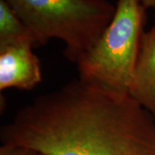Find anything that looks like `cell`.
<instances>
[{
  "label": "cell",
  "mask_w": 155,
  "mask_h": 155,
  "mask_svg": "<svg viewBox=\"0 0 155 155\" xmlns=\"http://www.w3.org/2000/svg\"><path fill=\"white\" fill-rule=\"evenodd\" d=\"M30 40L0 48V90L31 91L42 80L41 62Z\"/></svg>",
  "instance_id": "obj_4"
},
{
  "label": "cell",
  "mask_w": 155,
  "mask_h": 155,
  "mask_svg": "<svg viewBox=\"0 0 155 155\" xmlns=\"http://www.w3.org/2000/svg\"><path fill=\"white\" fill-rule=\"evenodd\" d=\"M0 155H44L36 150L17 145L3 144L0 147Z\"/></svg>",
  "instance_id": "obj_7"
},
{
  "label": "cell",
  "mask_w": 155,
  "mask_h": 155,
  "mask_svg": "<svg viewBox=\"0 0 155 155\" xmlns=\"http://www.w3.org/2000/svg\"><path fill=\"white\" fill-rule=\"evenodd\" d=\"M1 140L44 155H155V119L129 94L78 78L22 106Z\"/></svg>",
  "instance_id": "obj_1"
},
{
  "label": "cell",
  "mask_w": 155,
  "mask_h": 155,
  "mask_svg": "<svg viewBox=\"0 0 155 155\" xmlns=\"http://www.w3.org/2000/svg\"><path fill=\"white\" fill-rule=\"evenodd\" d=\"M116 13L97 43L78 62L79 78L129 94L146 22L139 0H118Z\"/></svg>",
  "instance_id": "obj_3"
},
{
  "label": "cell",
  "mask_w": 155,
  "mask_h": 155,
  "mask_svg": "<svg viewBox=\"0 0 155 155\" xmlns=\"http://www.w3.org/2000/svg\"><path fill=\"white\" fill-rule=\"evenodd\" d=\"M26 40L33 41L25 24L5 0H0V48Z\"/></svg>",
  "instance_id": "obj_6"
},
{
  "label": "cell",
  "mask_w": 155,
  "mask_h": 155,
  "mask_svg": "<svg viewBox=\"0 0 155 155\" xmlns=\"http://www.w3.org/2000/svg\"><path fill=\"white\" fill-rule=\"evenodd\" d=\"M129 95L155 117V23L142 35Z\"/></svg>",
  "instance_id": "obj_5"
},
{
  "label": "cell",
  "mask_w": 155,
  "mask_h": 155,
  "mask_svg": "<svg viewBox=\"0 0 155 155\" xmlns=\"http://www.w3.org/2000/svg\"><path fill=\"white\" fill-rule=\"evenodd\" d=\"M21 18L35 48L58 39L77 64L93 48L116 13L109 0H5Z\"/></svg>",
  "instance_id": "obj_2"
},
{
  "label": "cell",
  "mask_w": 155,
  "mask_h": 155,
  "mask_svg": "<svg viewBox=\"0 0 155 155\" xmlns=\"http://www.w3.org/2000/svg\"><path fill=\"white\" fill-rule=\"evenodd\" d=\"M146 9L155 7V0H139Z\"/></svg>",
  "instance_id": "obj_8"
}]
</instances>
